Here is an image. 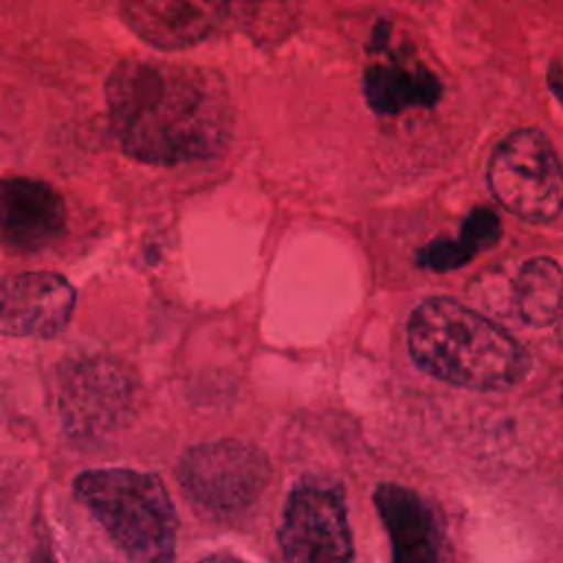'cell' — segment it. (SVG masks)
<instances>
[{"label": "cell", "instance_id": "obj_1", "mask_svg": "<svg viewBox=\"0 0 563 563\" xmlns=\"http://www.w3.org/2000/svg\"><path fill=\"white\" fill-rule=\"evenodd\" d=\"M108 117L123 152L152 165L218 154L233 125V106L213 70L156 59L121 62L106 84Z\"/></svg>", "mask_w": 563, "mask_h": 563}, {"label": "cell", "instance_id": "obj_2", "mask_svg": "<svg viewBox=\"0 0 563 563\" xmlns=\"http://www.w3.org/2000/svg\"><path fill=\"white\" fill-rule=\"evenodd\" d=\"M407 347L429 376L477 391L508 389L530 365L506 330L449 297H429L411 310Z\"/></svg>", "mask_w": 563, "mask_h": 563}, {"label": "cell", "instance_id": "obj_3", "mask_svg": "<svg viewBox=\"0 0 563 563\" xmlns=\"http://www.w3.org/2000/svg\"><path fill=\"white\" fill-rule=\"evenodd\" d=\"M73 490L125 563H174L178 519L158 475L95 468L77 475Z\"/></svg>", "mask_w": 563, "mask_h": 563}, {"label": "cell", "instance_id": "obj_4", "mask_svg": "<svg viewBox=\"0 0 563 563\" xmlns=\"http://www.w3.org/2000/svg\"><path fill=\"white\" fill-rule=\"evenodd\" d=\"M121 11L143 42L163 51L194 46L220 31L273 44L295 24L292 0H121Z\"/></svg>", "mask_w": 563, "mask_h": 563}, {"label": "cell", "instance_id": "obj_5", "mask_svg": "<svg viewBox=\"0 0 563 563\" xmlns=\"http://www.w3.org/2000/svg\"><path fill=\"white\" fill-rule=\"evenodd\" d=\"M136 374L119 358L84 354L66 358L55 378V405L64 431L77 440H97L134 416Z\"/></svg>", "mask_w": 563, "mask_h": 563}, {"label": "cell", "instance_id": "obj_6", "mask_svg": "<svg viewBox=\"0 0 563 563\" xmlns=\"http://www.w3.org/2000/svg\"><path fill=\"white\" fill-rule=\"evenodd\" d=\"M183 493L216 519L251 508L271 482L268 455L242 440H211L189 446L176 468Z\"/></svg>", "mask_w": 563, "mask_h": 563}, {"label": "cell", "instance_id": "obj_7", "mask_svg": "<svg viewBox=\"0 0 563 563\" xmlns=\"http://www.w3.org/2000/svg\"><path fill=\"white\" fill-rule=\"evenodd\" d=\"M488 187L506 211L526 222H550L563 213V165L537 128L515 130L495 147Z\"/></svg>", "mask_w": 563, "mask_h": 563}, {"label": "cell", "instance_id": "obj_8", "mask_svg": "<svg viewBox=\"0 0 563 563\" xmlns=\"http://www.w3.org/2000/svg\"><path fill=\"white\" fill-rule=\"evenodd\" d=\"M282 563H352L354 543L343 490L303 482L284 504L279 526Z\"/></svg>", "mask_w": 563, "mask_h": 563}, {"label": "cell", "instance_id": "obj_9", "mask_svg": "<svg viewBox=\"0 0 563 563\" xmlns=\"http://www.w3.org/2000/svg\"><path fill=\"white\" fill-rule=\"evenodd\" d=\"M75 310V288L66 277L29 271L2 284V332L7 336L51 339L66 330Z\"/></svg>", "mask_w": 563, "mask_h": 563}, {"label": "cell", "instance_id": "obj_10", "mask_svg": "<svg viewBox=\"0 0 563 563\" xmlns=\"http://www.w3.org/2000/svg\"><path fill=\"white\" fill-rule=\"evenodd\" d=\"M66 224L62 196L33 178H4L0 187V231L9 249L31 253L53 244Z\"/></svg>", "mask_w": 563, "mask_h": 563}, {"label": "cell", "instance_id": "obj_11", "mask_svg": "<svg viewBox=\"0 0 563 563\" xmlns=\"http://www.w3.org/2000/svg\"><path fill=\"white\" fill-rule=\"evenodd\" d=\"M374 504L389 534L391 563H440V519L422 495L385 482L374 488Z\"/></svg>", "mask_w": 563, "mask_h": 563}, {"label": "cell", "instance_id": "obj_12", "mask_svg": "<svg viewBox=\"0 0 563 563\" xmlns=\"http://www.w3.org/2000/svg\"><path fill=\"white\" fill-rule=\"evenodd\" d=\"M385 35L378 33L376 59L365 68L363 77L369 108L380 114H398L407 108L433 106L442 95L438 77L411 53L391 48Z\"/></svg>", "mask_w": 563, "mask_h": 563}, {"label": "cell", "instance_id": "obj_13", "mask_svg": "<svg viewBox=\"0 0 563 563\" xmlns=\"http://www.w3.org/2000/svg\"><path fill=\"white\" fill-rule=\"evenodd\" d=\"M515 301L523 321L556 323L563 314V271L550 257L528 260L515 282Z\"/></svg>", "mask_w": 563, "mask_h": 563}, {"label": "cell", "instance_id": "obj_14", "mask_svg": "<svg viewBox=\"0 0 563 563\" xmlns=\"http://www.w3.org/2000/svg\"><path fill=\"white\" fill-rule=\"evenodd\" d=\"M501 235L499 218L490 209H473L462 222L457 240H435L420 249L418 264L438 273L453 271L471 262L482 249L493 246Z\"/></svg>", "mask_w": 563, "mask_h": 563}, {"label": "cell", "instance_id": "obj_15", "mask_svg": "<svg viewBox=\"0 0 563 563\" xmlns=\"http://www.w3.org/2000/svg\"><path fill=\"white\" fill-rule=\"evenodd\" d=\"M548 88L556 97V101L563 106V55L554 57L548 66Z\"/></svg>", "mask_w": 563, "mask_h": 563}, {"label": "cell", "instance_id": "obj_16", "mask_svg": "<svg viewBox=\"0 0 563 563\" xmlns=\"http://www.w3.org/2000/svg\"><path fill=\"white\" fill-rule=\"evenodd\" d=\"M200 563H242V561L235 559V556H231V554H211V556L202 559Z\"/></svg>", "mask_w": 563, "mask_h": 563}, {"label": "cell", "instance_id": "obj_17", "mask_svg": "<svg viewBox=\"0 0 563 563\" xmlns=\"http://www.w3.org/2000/svg\"><path fill=\"white\" fill-rule=\"evenodd\" d=\"M556 323H559V341H561V347H563V314H561V319Z\"/></svg>", "mask_w": 563, "mask_h": 563}]
</instances>
